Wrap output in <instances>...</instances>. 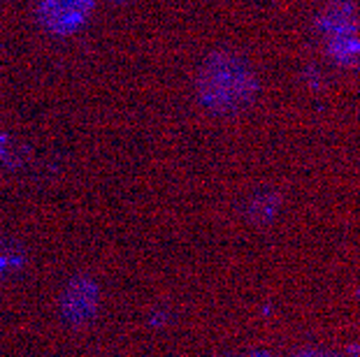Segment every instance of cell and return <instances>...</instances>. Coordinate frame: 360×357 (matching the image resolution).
Returning <instances> with one entry per match:
<instances>
[{"mask_svg": "<svg viewBox=\"0 0 360 357\" xmlns=\"http://www.w3.org/2000/svg\"><path fill=\"white\" fill-rule=\"evenodd\" d=\"M328 42H330V54L340 60V63L356 65L360 60V40L356 33L333 37V40H328Z\"/></svg>", "mask_w": 360, "mask_h": 357, "instance_id": "4", "label": "cell"}, {"mask_svg": "<svg viewBox=\"0 0 360 357\" xmlns=\"http://www.w3.org/2000/svg\"><path fill=\"white\" fill-rule=\"evenodd\" d=\"M258 93L256 72L247 58L233 51H219L205 60L198 74V95L207 109L233 114L254 100Z\"/></svg>", "mask_w": 360, "mask_h": 357, "instance_id": "1", "label": "cell"}, {"mask_svg": "<svg viewBox=\"0 0 360 357\" xmlns=\"http://www.w3.org/2000/svg\"><path fill=\"white\" fill-rule=\"evenodd\" d=\"M94 7V0H37L35 17L47 33L70 37L89 24Z\"/></svg>", "mask_w": 360, "mask_h": 357, "instance_id": "2", "label": "cell"}, {"mask_svg": "<svg viewBox=\"0 0 360 357\" xmlns=\"http://www.w3.org/2000/svg\"><path fill=\"white\" fill-rule=\"evenodd\" d=\"M319 28L328 40L340 35H349L356 33L358 28V12L351 3H344V0H337V3H330L321 12L319 17Z\"/></svg>", "mask_w": 360, "mask_h": 357, "instance_id": "3", "label": "cell"}]
</instances>
